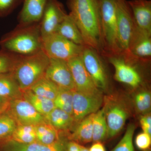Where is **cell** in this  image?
Wrapping results in <instances>:
<instances>
[{"mask_svg": "<svg viewBox=\"0 0 151 151\" xmlns=\"http://www.w3.org/2000/svg\"><path fill=\"white\" fill-rule=\"evenodd\" d=\"M70 15L87 46L104 53L100 0H68Z\"/></svg>", "mask_w": 151, "mask_h": 151, "instance_id": "6da1fadb", "label": "cell"}, {"mask_svg": "<svg viewBox=\"0 0 151 151\" xmlns=\"http://www.w3.org/2000/svg\"><path fill=\"white\" fill-rule=\"evenodd\" d=\"M1 50L17 56L31 55L42 50L40 23L18 26L2 37Z\"/></svg>", "mask_w": 151, "mask_h": 151, "instance_id": "7a4b0ae2", "label": "cell"}, {"mask_svg": "<svg viewBox=\"0 0 151 151\" xmlns=\"http://www.w3.org/2000/svg\"><path fill=\"white\" fill-rule=\"evenodd\" d=\"M49 61L42 50L31 55L19 56L12 73L22 91L29 89L44 76Z\"/></svg>", "mask_w": 151, "mask_h": 151, "instance_id": "3957f363", "label": "cell"}, {"mask_svg": "<svg viewBox=\"0 0 151 151\" xmlns=\"http://www.w3.org/2000/svg\"><path fill=\"white\" fill-rule=\"evenodd\" d=\"M119 1L100 0L104 54H121L117 37V11Z\"/></svg>", "mask_w": 151, "mask_h": 151, "instance_id": "277c9868", "label": "cell"}, {"mask_svg": "<svg viewBox=\"0 0 151 151\" xmlns=\"http://www.w3.org/2000/svg\"><path fill=\"white\" fill-rule=\"evenodd\" d=\"M135 28L134 21L127 0H119L117 5V37L121 54L133 58L129 52L130 41Z\"/></svg>", "mask_w": 151, "mask_h": 151, "instance_id": "5b68a950", "label": "cell"}, {"mask_svg": "<svg viewBox=\"0 0 151 151\" xmlns=\"http://www.w3.org/2000/svg\"><path fill=\"white\" fill-rule=\"evenodd\" d=\"M84 46L73 43L57 33L42 38V50L49 58L66 61L81 55Z\"/></svg>", "mask_w": 151, "mask_h": 151, "instance_id": "8992f818", "label": "cell"}, {"mask_svg": "<svg viewBox=\"0 0 151 151\" xmlns=\"http://www.w3.org/2000/svg\"><path fill=\"white\" fill-rule=\"evenodd\" d=\"M103 104L108 127V139H110L115 137L121 132L129 113L123 101L116 97H104Z\"/></svg>", "mask_w": 151, "mask_h": 151, "instance_id": "52a82bcc", "label": "cell"}, {"mask_svg": "<svg viewBox=\"0 0 151 151\" xmlns=\"http://www.w3.org/2000/svg\"><path fill=\"white\" fill-rule=\"evenodd\" d=\"M73 94L72 116L74 121V129L86 116L96 113L100 110L103 104L104 97L103 92L88 94L76 90H73Z\"/></svg>", "mask_w": 151, "mask_h": 151, "instance_id": "ba28073f", "label": "cell"}, {"mask_svg": "<svg viewBox=\"0 0 151 151\" xmlns=\"http://www.w3.org/2000/svg\"><path fill=\"white\" fill-rule=\"evenodd\" d=\"M99 52L94 48L85 45L81 55L84 67L95 86L101 91L108 89V79L105 66Z\"/></svg>", "mask_w": 151, "mask_h": 151, "instance_id": "9c48e42d", "label": "cell"}, {"mask_svg": "<svg viewBox=\"0 0 151 151\" xmlns=\"http://www.w3.org/2000/svg\"><path fill=\"white\" fill-rule=\"evenodd\" d=\"M110 63L115 69L114 78L116 81L137 88L141 84L142 77L137 70L133 66L136 62L128 60L122 54L105 53Z\"/></svg>", "mask_w": 151, "mask_h": 151, "instance_id": "30bf717a", "label": "cell"}, {"mask_svg": "<svg viewBox=\"0 0 151 151\" xmlns=\"http://www.w3.org/2000/svg\"><path fill=\"white\" fill-rule=\"evenodd\" d=\"M7 112L17 125H32L46 122L45 116L39 113L23 97L11 100Z\"/></svg>", "mask_w": 151, "mask_h": 151, "instance_id": "8fae6325", "label": "cell"}, {"mask_svg": "<svg viewBox=\"0 0 151 151\" xmlns=\"http://www.w3.org/2000/svg\"><path fill=\"white\" fill-rule=\"evenodd\" d=\"M45 76L60 89L76 90L72 74L67 61L50 58Z\"/></svg>", "mask_w": 151, "mask_h": 151, "instance_id": "7c38bea8", "label": "cell"}, {"mask_svg": "<svg viewBox=\"0 0 151 151\" xmlns=\"http://www.w3.org/2000/svg\"><path fill=\"white\" fill-rule=\"evenodd\" d=\"M67 14L62 3L58 0H49L40 22L42 39L56 32L58 26Z\"/></svg>", "mask_w": 151, "mask_h": 151, "instance_id": "4fadbf2b", "label": "cell"}, {"mask_svg": "<svg viewBox=\"0 0 151 151\" xmlns=\"http://www.w3.org/2000/svg\"><path fill=\"white\" fill-rule=\"evenodd\" d=\"M67 63L72 74L76 90L88 94L103 92L94 84L84 67L81 55L73 58Z\"/></svg>", "mask_w": 151, "mask_h": 151, "instance_id": "5bb4252c", "label": "cell"}, {"mask_svg": "<svg viewBox=\"0 0 151 151\" xmlns=\"http://www.w3.org/2000/svg\"><path fill=\"white\" fill-rule=\"evenodd\" d=\"M67 136L64 134L58 142L50 145H45L36 142L23 144L8 139L0 141V151H66Z\"/></svg>", "mask_w": 151, "mask_h": 151, "instance_id": "9a60e30c", "label": "cell"}, {"mask_svg": "<svg viewBox=\"0 0 151 151\" xmlns=\"http://www.w3.org/2000/svg\"><path fill=\"white\" fill-rule=\"evenodd\" d=\"M128 3L136 27L142 32L151 35V0H130Z\"/></svg>", "mask_w": 151, "mask_h": 151, "instance_id": "2e32d148", "label": "cell"}, {"mask_svg": "<svg viewBox=\"0 0 151 151\" xmlns=\"http://www.w3.org/2000/svg\"><path fill=\"white\" fill-rule=\"evenodd\" d=\"M49 0H23L22 8L18 16L19 25L40 23Z\"/></svg>", "mask_w": 151, "mask_h": 151, "instance_id": "e0dca14e", "label": "cell"}, {"mask_svg": "<svg viewBox=\"0 0 151 151\" xmlns=\"http://www.w3.org/2000/svg\"><path fill=\"white\" fill-rule=\"evenodd\" d=\"M129 52L137 61H147L151 57V35L142 32L136 27L129 45Z\"/></svg>", "mask_w": 151, "mask_h": 151, "instance_id": "ac0fdd59", "label": "cell"}, {"mask_svg": "<svg viewBox=\"0 0 151 151\" xmlns=\"http://www.w3.org/2000/svg\"><path fill=\"white\" fill-rule=\"evenodd\" d=\"M94 113L85 117L74 128L72 133H68L67 135L68 139L80 145L92 142L93 134L92 121Z\"/></svg>", "mask_w": 151, "mask_h": 151, "instance_id": "d6986e66", "label": "cell"}, {"mask_svg": "<svg viewBox=\"0 0 151 151\" xmlns=\"http://www.w3.org/2000/svg\"><path fill=\"white\" fill-rule=\"evenodd\" d=\"M45 118L47 122L59 132L68 133L74 128L73 116L55 107Z\"/></svg>", "mask_w": 151, "mask_h": 151, "instance_id": "ffe728a7", "label": "cell"}, {"mask_svg": "<svg viewBox=\"0 0 151 151\" xmlns=\"http://www.w3.org/2000/svg\"><path fill=\"white\" fill-rule=\"evenodd\" d=\"M55 33L78 45H86L80 31L69 14L65 16Z\"/></svg>", "mask_w": 151, "mask_h": 151, "instance_id": "44dd1931", "label": "cell"}, {"mask_svg": "<svg viewBox=\"0 0 151 151\" xmlns=\"http://www.w3.org/2000/svg\"><path fill=\"white\" fill-rule=\"evenodd\" d=\"M0 95L10 101L23 97V91L12 72L0 74Z\"/></svg>", "mask_w": 151, "mask_h": 151, "instance_id": "7402d4cb", "label": "cell"}, {"mask_svg": "<svg viewBox=\"0 0 151 151\" xmlns=\"http://www.w3.org/2000/svg\"><path fill=\"white\" fill-rule=\"evenodd\" d=\"M35 131L37 142L45 145L57 142L63 135L47 122L36 125Z\"/></svg>", "mask_w": 151, "mask_h": 151, "instance_id": "603a6c76", "label": "cell"}, {"mask_svg": "<svg viewBox=\"0 0 151 151\" xmlns=\"http://www.w3.org/2000/svg\"><path fill=\"white\" fill-rule=\"evenodd\" d=\"M23 97L39 113L44 116L55 107L53 100L35 94L30 89L23 91Z\"/></svg>", "mask_w": 151, "mask_h": 151, "instance_id": "cb8c5ba5", "label": "cell"}, {"mask_svg": "<svg viewBox=\"0 0 151 151\" xmlns=\"http://www.w3.org/2000/svg\"><path fill=\"white\" fill-rule=\"evenodd\" d=\"M92 130V141L94 142H102L108 139V127L103 107L94 114Z\"/></svg>", "mask_w": 151, "mask_h": 151, "instance_id": "d4e9b609", "label": "cell"}, {"mask_svg": "<svg viewBox=\"0 0 151 151\" xmlns=\"http://www.w3.org/2000/svg\"><path fill=\"white\" fill-rule=\"evenodd\" d=\"M29 89L35 94L54 101L60 88L44 76Z\"/></svg>", "mask_w": 151, "mask_h": 151, "instance_id": "484cf974", "label": "cell"}, {"mask_svg": "<svg viewBox=\"0 0 151 151\" xmlns=\"http://www.w3.org/2000/svg\"><path fill=\"white\" fill-rule=\"evenodd\" d=\"M10 139L23 144L37 142L35 126L17 125Z\"/></svg>", "mask_w": 151, "mask_h": 151, "instance_id": "4316f807", "label": "cell"}, {"mask_svg": "<svg viewBox=\"0 0 151 151\" xmlns=\"http://www.w3.org/2000/svg\"><path fill=\"white\" fill-rule=\"evenodd\" d=\"M53 102L55 108L72 116L73 91L60 88L59 92Z\"/></svg>", "mask_w": 151, "mask_h": 151, "instance_id": "83f0119b", "label": "cell"}, {"mask_svg": "<svg viewBox=\"0 0 151 151\" xmlns=\"http://www.w3.org/2000/svg\"><path fill=\"white\" fill-rule=\"evenodd\" d=\"M17 126L15 121L7 111L0 115V141L10 139Z\"/></svg>", "mask_w": 151, "mask_h": 151, "instance_id": "f1b7e54d", "label": "cell"}, {"mask_svg": "<svg viewBox=\"0 0 151 151\" xmlns=\"http://www.w3.org/2000/svg\"><path fill=\"white\" fill-rule=\"evenodd\" d=\"M134 103L136 110L139 113L146 114L151 109L150 92L143 90L138 92L134 97Z\"/></svg>", "mask_w": 151, "mask_h": 151, "instance_id": "f546056e", "label": "cell"}, {"mask_svg": "<svg viewBox=\"0 0 151 151\" xmlns=\"http://www.w3.org/2000/svg\"><path fill=\"white\" fill-rule=\"evenodd\" d=\"M135 129L134 124L129 125L124 137L112 151H134L133 138Z\"/></svg>", "mask_w": 151, "mask_h": 151, "instance_id": "4dcf8cb0", "label": "cell"}, {"mask_svg": "<svg viewBox=\"0 0 151 151\" xmlns=\"http://www.w3.org/2000/svg\"><path fill=\"white\" fill-rule=\"evenodd\" d=\"M19 56L0 50V74L12 72Z\"/></svg>", "mask_w": 151, "mask_h": 151, "instance_id": "1f68e13d", "label": "cell"}, {"mask_svg": "<svg viewBox=\"0 0 151 151\" xmlns=\"http://www.w3.org/2000/svg\"><path fill=\"white\" fill-rule=\"evenodd\" d=\"M23 0H0V17H5L11 13Z\"/></svg>", "mask_w": 151, "mask_h": 151, "instance_id": "d6a6232c", "label": "cell"}, {"mask_svg": "<svg viewBox=\"0 0 151 151\" xmlns=\"http://www.w3.org/2000/svg\"><path fill=\"white\" fill-rule=\"evenodd\" d=\"M135 144L137 147L142 150H149L151 144V136L145 132L137 135L135 139Z\"/></svg>", "mask_w": 151, "mask_h": 151, "instance_id": "836d02e7", "label": "cell"}, {"mask_svg": "<svg viewBox=\"0 0 151 151\" xmlns=\"http://www.w3.org/2000/svg\"><path fill=\"white\" fill-rule=\"evenodd\" d=\"M141 127L143 132L151 136V117L150 114H146L141 116L140 119Z\"/></svg>", "mask_w": 151, "mask_h": 151, "instance_id": "e575fe53", "label": "cell"}, {"mask_svg": "<svg viewBox=\"0 0 151 151\" xmlns=\"http://www.w3.org/2000/svg\"><path fill=\"white\" fill-rule=\"evenodd\" d=\"M10 101L9 99L0 95V115L7 111Z\"/></svg>", "mask_w": 151, "mask_h": 151, "instance_id": "d590c367", "label": "cell"}, {"mask_svg": "<svg viewBox=\"0 0 151 151\" xmlns=\"http://www.w3.org/2000/svg\"><path fill=\"white\" fill-rule=\"evenodd\" d=\"M66 151H80V145L73 141L68 140L65 144Z\"/></svg>", "mask_w": 151, "mask_h": 151, "instance_id": "8d00e7d4", "label": "cell"}, {"mask_svg": "<svg viewBox=\"0 0 151 151\" xmlns=\"http://www.w3.org/2000/svg\"><path fill=\"white\" fill-rule=\"evenodd\" d=\"M89 151H106L101 142H95L89 150Z\"/></svg>", "mask_w": 151, "mask_h": 151, "instance_id": "74e56055", "label": "cell"}, {"mask_svg": "<svg viewBox=\"0 0 151 151\" xmlns=\"http://www.w3.org/2000/svg\"><path fill=\"white\" fill-rule=\"evenodd\" d=\"M80 151H89V150L84 146L80 145Z\"/></svg>", "mask_w": 151, "mask_h": 151, "instance_id": "f35d334b", "label": "cell"}, {"mask_svg": "<svg viewBox=\"0 0 151 151\" xmlns=\"http://www.w3.org/2000/svg\"><path fill=\"white\" fill-rule=\"evenodd\" d=\"M144 151H150V150H145Z\"/></svg>", "mask_w": 151, "mask_h": 151, "instance_id": "ab89813d", "label": "cell"}]
</instances>
